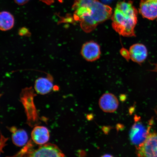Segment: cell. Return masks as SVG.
Returning a JSON list of instances; mask_svg holds the SVG:
<instances>
[{"instance_id":"cell-1","label":"cell","mask_w":157,"mask_h":157,"mask_svg":"<svg viewBox=\"0 0 157 157\" xmlns=\"http://www.w3.org/2000/svg\"><path fill=\"white\" fill-rule=\"evenodd\" d=\"M75 16L80 22L81 28L86 33L95 29L100 23L111 17L112 10L98 0H75Z\"/></svg>"},{"instance_id":"cell-2","label":"cell","mask_w":157,"mask_h":157,"mask_svg":"<svg viewBox=\"0 0 157 157\" xmlns=\"http://www.w3.org/2000/svg\"><path fill=\"white\" fill-rule=\"evenodd\" d=\"M137 14L136 9L131 2H120L117 4L112 17L113 29L123 36H135Z\"/></svg>"},{"instance_id":"cell-3","label":"cell","mask_w":157,"mask_h":157,"mask_svg":"<svg viewBox=\"0 0 157 157\" xmlns=\"http://www.w3.org/2000/svg\"><path fill=\"white\" fill-rule=\"evenodd\" d=\"M150 127H147L139 119V117H135V122L129 132V138L133 145L137 148L142 145L150 134Z\"/></svg>"},{"instance_id":"cell-4","label":"cell","mask_w":157,"mask_h":157,"mask_svg":"<svg viewBox=\"0 0 157 157\" xmlns=\"http://www.w3.org/2000/svg\"><path fill=\"white\" fill-rule=\"evenodd\" d=\"M24 157H64V155L56 145L46 143L29 151Z\"/></svg>"},{"instance_id":"cell-5","label":"cell","mask_w":157,"mask_h":157,"mask_svg":"<svg viewBox=\"0 0 157 157\" xmlns=\"http://www.w3.org/2000/svg\"><path fill=\"white\" fill-rule=\"evenodd\" d=\"M137 151L138 157H157V132L150 133Z\"/></svg>"},{"instance_id":"cell-6","label":"cell","mask_w":157,"mask_h":157,"mask_svg":"<svg viewBox=\"0 0 157 157\" xmlns=\"http://www.w3.org/2000/svg\"><path fill=\"white\" fill-rule=\"evenodd\" d=\"M81 54L87 61L94 62L99 59L101 56V48L97 42L94 41H88L82 46Z\"/></svg>"},{"instance_id":"cell-7","label":"cell","mask_w":157,"mask_h":157,"mask_svg":"<svg viewBox=\"0 0 157 157\" xmlns=\"http://www.w3.org/2000/svg\"><path fill=\"white\" fill-rule=\"evenodd\" d=\"M99 107L104 112L113 113L118 108L119 103L117 98L114 94L106 93L100 98Z\"/></svg>"},{"instance_id":"cell-8","label":"cell","mask_w":157,"mask_h":157,"mask_svg":"<svg viewBox=\"0 0 157 157\" xmlns=\"http://www.w3.org/2000/svg\"><path fill=\"white\" fill-rule=\"evenodd\" d=\"M139 12L143 17L153 20L157 17V0H142Z\"/></svg>"},{"instance_id":"cell-9","label":"cell","mask_w":157,"mask_h":157,"mask_svg":"<svg viewBox=\"0 0 157 157\" xmlns=\"http://www.w3.org/2000/svg\"><path fill=\"white\" fill-rule=\"evenodd\" d=\"M129 51L131 59L139 64L144 62L148 56V50L146 47L142 44L132 45Z\"/></svg>"},{"instance_id":"cell-10","label":"cell","mask_w":157,"mask_h":157,"mask_svg":"<svg viewBox=\"0 0 157 157\" xmlns=\"http://www.w3.org/2000/svg\"><path fill=\"white\" fill-rule=\"evenodd\" d=\"M53 88V78L50 75L46 77L39 78L35 82V91L40 95H45L50 93Z\"/></svg>"},{"instance_id":"cell-11","label":"cell","mask_w":157,"mask_h":157,"mask_svg":"<svg viewBox=\"0 0 157 157\" xmlns=\"http://www.w3.org/2000/svg\"><path fill=\"white\" fill-rule=\"evenodd\" d=\"M50 132L48 128L43 126H37L33 129L31 138L35 144L42 145L46 144L50 138Z\"/></svg>"},{"instance_id":"cell-12","label":"cell","mask_w":157,"mask_h":157,"mask_svg":"<svg viewBox=\"0 0 157 157\" xmlns=\"http://www.w3.org/2000/svg\"><path fill=\"white\" fill-rule=\"evenodd\" d=\"M10 131L12 132V140L16 146L21 147L26 144L28 140V136L24 129L11 128Z\"/></svg>"},{"instance_id":"cell-13","label":"cell","mask_w":157,"mask_h":157,"mask_svg":"<svg viewBox=\"0 0 157 157\" xmlns=\"http://www.w3.org/2000/svg\"><path fill=\"white\" fill-rule=\"evenodd\" d=\"M14 25V18L8 12H1L0 14V28L3 31L11 29Z\"/></svg>"},{"instance_id":"cell-14","label":"cell","mask_w":157,"mask_h":157,"mask_svg":"<svg viewBox=\"0 0 157 157\" xmlns=\"http://www.w3.org/2000/svg\"><path fill=\"white\" fill-rule=\"evenodd\" d=\"M120 52L121 56L127 61H129V59H130L129 51L127 50V49L123 48L121 49Z\"/></svg>"},{"instance_id":"cell-15","label":"cell","mask_w":157,"mask_h":157,"mask_svg":"<svg viewBox=\"0 0 157 157\" xmlns=\"http://www.w3.org/2000/svg\"><path fill=\"white\" fill-rule=\"evenodd\" d=\"M16 3L19 5L25 4L28 2L29 0H14Z\"/></svg>"},{"instance_id":"cell-16","label":"cell","mask_w":157,"mask_h":157,"mask_svg":"<svg viewBox=\"0 0 157 157\" xmlns=\"http://www.w3.org/2000/svg\"><path fill=\"white\" fill-rule=\"evenodd\" d=\"M101 1L104 3H110L111 2L113 1V0H101Z\"/></svg>"},{"instance_id":"cell-17","label":"cell","mask_w":157,"mask_h":157,"mask_svg":"<svg viewBox=\"0 0 157 157\" xmlns=\"http://www.w3.org/2000/svg\"><path fill=\"white\" fill-rule=\"evenodd\" d=\"M101 157H113V156L110 154H105Z\"/></svg>"}]
</instances>
